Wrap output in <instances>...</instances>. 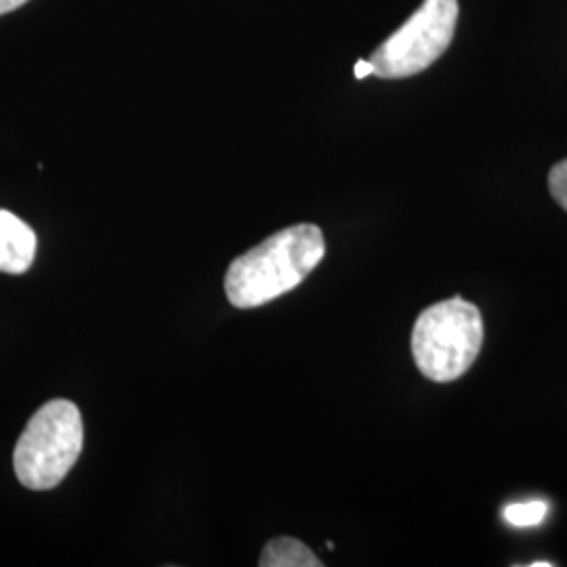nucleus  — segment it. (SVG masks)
<instances>
[{
    "instance_id": "nucleus-1",
    "label": "nucleus",
    "mask_w": 567,
    "mask_h": 567,
    "mask_svg": "<svg viewBox=\"0 0 567 567\" xmlns=\"http://www.w3.org/2000/svg\"><path fill=\"white\" fill-rule=\"evenodd\" d=\"M324 255V234L318 225L286 227L229 265L225 295L238 309L271 303L303 282Z\"/></svg>"
},
{
    "instance_id": "nucleus-2",
    "label": "nucleus",
    "mask_w": 567,
    "mask_h": 567,
    "mask_svg": "<svg viewBox=\"0 0 567 567\" xmlns=\"http://www.w3.org/2000/svg\"><path fill=\"white\" fill-rule=\"evenodd\" d=\"M480 309L461 297L431 305L412 330V355L419 370L435 383L466 374L484 344Z\"/></svg>"
},
{
    "instance_id": "nucleus-3",
    "label": "nucleus",
    "mask_w": 567,
    "mask_h": 567,
    "mask_svg": "<svg viewBox=\"0 0 567 567\" xmlns=\"http://www.w3.org/2000/svg\"><path fill=\"white\" fill-rule=\"evenodd\" d=\"M81 410L68 400H53L37 410L13 452V468L21 486L51 489L60 486L82 452Z\"/></svg>"
},
{
    "instance_id": "nucleus-4",
    "label": "nucleus",
    "mask_w": 567,
    "mask_h": 567,
    "mask_svg": "<svg viewBox=\"0 0 567 567\" xmlns=\"http://www.w3.org/2000/svg\"><path fill=\"white\" fill-rule=\"evenodd\" d=\"M458 21V0H425L372 55L379 79H408L425 72L447 51Z\"/></svg>"
},
{
    "instance_id": "nucleus-5",
    "label": "nucleus",
    "mask_w": 567,
    "mask_h": 567,
    "mask_svg": "<svg viewBox=\"0 0 567 567\" xmlns=\"http://www.w3.org/2000/svg\"><path fill=\"white\" fill-rule=\"evenodd\" d=\"M37 257V234L18 215L0 208V271L20 276Z\"/></svg>"
},
{
    "instance_id": "nucleus-6",
    "label": "nucleus",
    "mask_w": 567,
    "mask_h": 567,
    "mask_svg": "<svg viewBox=\"0 0 567 567\" xmlns=\"http://www.w3.org/2000/svg\"><path fill=\"white\" fill-rule=\"evenodd\" d=\"M259 566L264 567H322L324 564L297 538H276L261 553Z\"/></svg>"
},
{
    "instance_id": "nucleus-7",
    "label": "nucleus",
    "mask_w": 567,
    "mask_h": 567,
    "mask_svg": "<svg viewBox=\"0 0 567 567\" xmlns=\"http://www.w3.org/2000/svg\"><path fill=\"white\" fill-rule=\"evenodd\" d=\"M548 515V503L545 501H527V503H513L503 511V519L513 527L540 526Z\"/></svg>"
},
{
    "instance_id": "nucleus-8",
    "label": "nucleus",
    "mask_w": 567,
    "mask_h": 567,
    "mask_svg": "<svg viewBox=\"0 0 567 567\" xmlns=\"http://www.w3.org/2000/svg\"><path fill=\"white\" fill-rule=\"evenodd\" d=\"M548 189L555 203L559 204L564 210H567V161L555 164L548 173Z\"/></svg>"
},
{
    "instance_id": "nucleus-9",
    "label": "nucleus",
    "mask_w": 567,
    "mask_h": 567,
    "mask_svg": "<svg viewBox=\"0 0 567 567\" xmlns=\"http://www.w3.org/2000/svg\"><path fill=\"white\" fill-rule=\"evenodd\" d=\"M353 72H355V79L362 81V79H368V76L374 74V68H372L370 60H360L355 63V70H353Z\"/></svg>"
},
{
    "instance_id": "nucleus-10",
    "label": "nucleus",
    "mask_w": 567,
    "mask_h": 567,
    "mask_svg": "<svg viewBox=\"0 0 567 567\" xmlns=\"http://www.w3.org/2000/svg\"><path fill=\"white\" fill-rule=\"evenodd\" d=\"M28 0H0V16H4V13H11V11H16V9H20L23 7Z\"/></svg>"
},
{
    "instance_id": "nucleus-11",
    "label": "nucleus",
    "mask_w": 567,
    "mask_h": 567,
    "mask_svg": "<svg viewBox=\"0 0 567 567\" xmlns=\"http://www.w3.org/2000/svg\"><path fill=\"white\" fill-rule=\"evenodd\" d=\"M529 567H555L553 561H534V564H529Z\"/></svg>"
}]
</instances>
